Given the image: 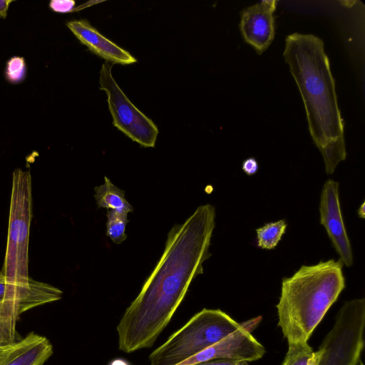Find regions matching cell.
Instances as JSON below:
<instances>
[{
    "label": "cell",
    "mask_w": 365,
    "mask_h": 365,
    "mask_svg": "<svg viewBox=\"0 0 365 365\" xmlns=\"http://www.w3.org/2000/svg\"><path fill=\"white\" fill-rule=\"evenodd\" d=\"M215 220V207L205 204L169 231L161 257L117 325L120 351L132 353L152 346L168 324L211 256Z\"/></svg>",
    "instance_id": "cell-1"
},
{
    "label": "cell",
    "mask_w": 365,
    "mask_h": 365,
    "mask_svg": "<svg viewBox=\"0 0 365 365\" xmlns=\"http://www.w3.org/2000/svg\"><path fill=\"white\" fill-rule=\"evenodd\" d=\"M284 58L303 100L314 143L322 155L327 174L334 173L346 151L341 115L324 42L312 34L294 33L285 39Z\"/></svg>",
    "instance_id": "cell-2"
},
{
    "label": "cell",
    "mask_w": 365,
    "mask_h": 365,
    "mask_svg": "<svg viewBox=\"0 0 365 365\" xmlns=\"http://www.w3.org/2000/svg\"><path fill=\"white\" fill-rule=\"evenodd\" d=\"M340 259L302 265L282 279L276 307L278 325L288 344L305 343L345 288Z\"/></svg>",
    "instance_id": "cell-3"
},
{
    "label": "cell",
    "mask_w": 365,
    "mask_h": 365,
    "mask_svg": "<svg viewBox=\"0 0 365 365\" xmlns=\"http://www.w3.org/2000/svg\"><path fill=\"white\" fill-rule=\"evenodd\" d=\"M242 325L220 309H203L150 354V365H178Z\"/></svg>",
    "instance_id": "cell-4"
},
{
    "label": "cell",
    "mask_w": 365,
    "mask_h": 365,
    "mask_svg": "<svg viewBox=\"0 0 365 365\" xmlns=\"http://www.w3.org/2000/svg\"><path fill=\"white\" fill-rule=\"evenodd\" d=\"M32 218L31 177L29 171L16 169L12 175L7 243L3 267L6 282L26 284L29 275V242Z\"/></svg>",
    "instance_id": "cell-5"
},
{
    "label": "cell",
    "mask_w": 365,
    "mask_h": 365,
    "mask_svg": "<svg viewBox=\"0 0 365 365\" xmlns=\"http://www.w3.org/2000/svg\"><path fill=\"white\" fill-rule=\"evenodd\" d=\"M365 299L346 302L315 352L316 365H358L364 347Z\"/></svg>",
    "instance_id": "cell-6"
},
{
    "label": "cell",
    "mask_w": 365,
    "mask_h": 365,
    "mask_svg": "<svg viewBox=\"0 0 365 365\" xmlns=\"http://www.w3.org/2000/svg\"><path fill=\"white\" fill-rule=\"evenodd\" d=\"M111 68L107 61L102 65L99 83L100 89L108 95L113 125L141 146L153 148L158 135L157 126L125 95L114 80Z\"/></svg>",
    "instance_id": "cell-7"
},
{
    "label": "cell",
    "mask_w": 365,
    "mask_h": 365,
    "mask_svg": "<svg viewBox=\"0 0 365 365\" xmlns=\"http://www.w3.org/2000/svg\"><path fill=\"white\" fill-rule=\"evenodd\" d=\"M261 317L242 323L237 330L178 365H193L217 359L253 361L260 359L265 349L251 334Z\"/></svg>",
    "instance_id": "cell-8"
},
{
    "label": "cell",
    "mask_w": 365,
    "mask_h": 365,
    "mask_svg": "<svg viewBox=\"0 0 365 365\" xmlns=\"http://www.w3.org/2000/svg\"><path fill=\"white\" fill-rule=\"evenodd\" d=\"M339 197V182L332 179L327 180L320 195V224L325 228L342 264L351 267L353 264V253Z\"/></svg>",
    "instance_id": "cell-9"
},
{
    "label": "cell",
    "mask_w": 365,
    "mask_h": 365,
    "mask_svg": "<svg viewBox=\"0 0 365 365\" xmlns=\"http://www.w3.org/2000/svg\"><path fill=\"white\" fill-rule=\"evenodd\" d=\"M277 1L264 0L245 8L241 14L240 30L245 41L258 54H262L271 44L275 34L273 14Z\"/></svg>",
    "instance_id": "cell-10"
},
{
    "label": "cell",
    "mask_w": 365,
    "mask_h": 365,
    "mask_svg": "<svg viewBox=\"0 0 365 365\" xmlns=\"http://www.w3.org/2000/svg\"><path fill=\"white\" fill-rule=\"evenodd\" d=\"M52 354L46 337L30 332L18 341L0 346V365H43Z\"/></svg>",
    "instance_id": "cell-11"
},
{
    "label": "cell",
    "mask_w": 365,
    "mask_h": 365,
    "mask_svg": "<svg viewBox=\"0 0 365 365\" xmlns=\"http://www.w3.org/2000/svg\"><path fill=\"white\" fill-rule=\"evenodd\" d=\"M66 26L91 52L107 62L128 65L137 61L128 51L103 36L86 19L70 21Z\"/></svg>",
    "instance_id": "cell-12"
},
{
    "label": "cell",
    "mask_w": 365,
    "mask_h": 365,
    "mask_svg": "<svg viewBox=\"0 0 365 365\" xmlns=\"http://www.w3.org/2000/svg\"><path fill=\"white\" fill-rule=\"evenodd\" d=\"M94 190V197L98 207L127 214L133 211L134 208L125 197V191L114 185L108 178L104 177V183Z\"/></svg>",
    "instance_id": "cell-13"
},
{
    "label": "cell",
    "mask_w": 365,
    "mask_h": 365,
    "mask_svg": "<svg viewBox=\"0 0 365 365\" xmlns=\"http://www.w3.org/2000/svg\"><path fill=\"white\" fill-rule=\"evenodd\" d=\"M284 220L265 224L256 230L257 246L264 250L274 249L281 240L287 229Z\"/></svg>",
    "instance_id": "cell-14"
},
{
    "label": "cell",
    "mask_w": 365,
    "mask_h": 365,
    "mask_svg": "<svg viewBox=\"0 0 365 365\" xmlns=\"http://www.w3.org/2000/svg\"><path fill=\"white\" fill-rule=\"evenodd\" d=\"M288 345V351L282 365H316L315 352L308 342Z\"/></svg>",
    "instance_id": "cell-15"
},
{
    "label": "cell",
    "mask_w": 365,
    "mask_h": 365,
    "mask_svg": "<svg viewBox=\"0 0 365 365\" xmlns=\"http://www.w3.org/2000/svg\"><path fill=\"white\" fill-rule=\"evenodd\" d=\"M106 235L115 244L123 242L127 235L125 227L129 222L127 213H121L113 210L107 212Z\"/></svg>",
    "instance_id": "cell-16"
},
{
    "label": "cell",
    "mask_w": 365,
    "mask_h": 365,
    "mask_svg": "<svg viewBox=\"0 0 365 365\" xmlns=\"http://www.w3.org/2000/svg\"><path fill=\"white\" fill-rule=\"evenodd\" d=\"M26 66L23 57L14 56L6 63L5 77L14 84L22 82L26 77Z\"/></svg>",
    "instance_id": "cell-17"
},
{
    "label": "cell",
    "mask_w": 365,
    "mask_h": 365,
    "mask_svg": "<svg viewBox=\"0 0 365 365\" xmlns=\"http://www.w3.org/2000/svg\"><path fill=\"white\" fill-rule=\"evenodd\" d=\"M75 4L72 0H52L49 3V7L57 13H68L75 10Z\"/></svg>",
    "instance_id": "cell-18"
},
{
    "label": "cell",
    "mask_w": 365,
    "mask_h": 365,
    "mask_svg": "<svg viewBox=\"0 0 365 365\" xmlns=\"http://www.w3.org/2000/svg\"><path fill=\"white\" fill-rule=\"evenodd\" d=\"M259 168V165L257 160L252 157L245 159L242 165V169L247 175H255Z\"/></svg>",
    "instance_id": "cell-19"
},
{
    "label": "cell",
    "mask_w": 365,
    "mask_h": 365,
    "mask_svg": "<svg viewBox=\"0 0 365 365\" xmlns=\"http://www.w3.org/2000/svg\"><path fill=\"white\" fill-rule=\"evenodd\" d=\"M239 361H240L232 359H217L198 363L193 365H237Z\"/></svg>",
    "instance_id": "cell-20"
},
{
    "label": "cell",
    "mask_w": 365,
    "mask_h": 365,
    "mask_svg": "<svg viewBox=\"0 0 365 365\" xmlns=\"http://www.w3.org/2000/svg\"><path fill=\"white\" fill-rule=\"evenodd\" d=\"M12 0H0V19H6L9 4Z\"/></svg>",
    "instance_id": "cell-21"
},
{
    "label": "cell",
    "mask_w": 365,
    "mask_h": 365,
    "mask_svg": "<svg viewBox=\"0 0 365 365\" xmlns=\"http://www.w3.org/2000/svg\"><path fill=\"white\" fill-rule=\"evenodd\" d=\"M365 212H364V202L361 204V205L359 207L358 210V215L359 217L364 219L365 217Z\"/></svg>",
    "instance_id": "cell-22"
},
{
    "label": "cell",
    "mask_w": 365,
    "mask_h": 365,
    "mask_svg": "<svg viewBox=\"0 0 365 365\" xmlns=\"http://www.w3.org/2000/svg\"><path fill=\"white\" fill-rule=\"evenodd\" d=\"M110 365H128V364L122 360H115L110 364Z\"/></svg>",
    "instance_id": "cell-23"
},
{
    "label": "cell",
    "mask_w": 365,
    "mask_h": 365,
    "mask_svg": "<svg viewBox=\"0 0 365 365\" xmlns=\"http://www.w3.org/2000/svg\"><path fill=\"white\" fill-rule=\"evenodd\" d=\"M237 365H249L246 361H240Z\"/></svg>",
    "instance_id": "cell-24"
},
{
    "label": "cell",
    "mask_w": 365,
    "mask_h": 365,
    "mask_svg": "<svg viewBox=\"0 0 365 365\" xmlns=\"http://www.w3.org/2000/svg\"><path fill=\"white\" fill-rule=\"evenodd\" d=\"M359 363H360V365H364L361 361Z\"/></svg>",
    "instance_id": "cell-25"
}]
</instances>
